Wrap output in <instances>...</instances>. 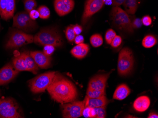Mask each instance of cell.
<instances>
[{"mask_svg": "<svg viewBox=\"0 0 158 118\" xmlns=\"http://www.w3.org/2000/svg\"><path fill=\"white\" fill-rule=\"evenodd\" d=\"M51 98L61 104L72 103L77 99L78 90L72 82L58 73L47 89Z\"/></svg>", "mask_w": 158, "mask_h": 118, "instance_id": "6da1fadb", "label": "cell"}, {"mask_svg": "<svg viewBox=\"0 0 158 118\" xmlns=\"http://www.w3.org/2000/svg\"><path fill=\"white\" fill-rule=\"evenodd\" d=\"M94 108L95 112V118H104L106 115V106L103 107H97Z\"/></svg>", "mask_w": 158, "mask_h": 118, "instance_id": "f546056e", "label": "cell"}, {"mask_svg": "<svg viewBox=\"0 0 158 118\" xmlns=\"http://www.w3.org/2000/svg\"><path fill=\"white\" fill-rule=\"evenodd\" d=\"M15 9V0H8V2L6 6L3 16L2 17V19L5 20H9L14 15Z\"/></svg>", "mask_w": 158, "mask_h": 118, "instance_id": "44dd1931", "label": "cell"}, {"mask_svg": "<svg viewBox=\"0 0 158 118\" xmlns=\"http://www.w3.org/2000/svg\"><path fill=\"white\" fill-rule=\"evenodd\" d=\"M123 5L128 14L134 15L138 8V0H125Z\"/></svg>", "mask_w": 158, "mask_h": 118, "instance_id": "7402d4cb", "label": "cell"}, {"mask_svg": "<svg viewBox=\"0 0 158 118\" xmlns=\"http://www.w3.org/2000/svg\"><path fill=\"white\" fill-rule=\"evenodd\" d=\"M157 43V39L152 35L146 36L142 41V44L145 48H151L155 46Z\"/></svg>", "mask_w": 158, "mask_h": 118, "instance_id": "603a6c76", "label": "cell"}, {"mask_svg": "<svg viewBox=\"0 0 158 118\" xmlns=\"http://www.w3.org/2000/svg\"><path fill=\"white\" fill-rule=\"evenodd\" d=\"M131 22L133 29H138L142 27L143 25L142 20L140 18H136L134 16H131Z\"/></svg>", "mask_w": 158, "mask_h": 118, "instance_id": "4dcf8cb0", "label": "cell"}, {"mask_svg": "<svg viewBox=\"0 0 158 118\" xmlns=\"http://www.w3.org/2000/svg\"><path fill=\"white\" fill-rule=\"evenodd\" d=\"M65 36L66 39L70 43H73L74 41V39L76 37V34L73 31V25L68 26L65 30Z\"/></svg>", "mask_w": 158, "mask_h": 118, "instance_id": "83f0119b", "label": "cell"}, {"mask_svg": "<svg viewBox=\"0 0 158 118\" xmlns=\"http://www.w3.org/2000/svg\"><path fill=\"white\" fill-rule=\"evenodd\" d=\"M73 31H74L76 36L80 34L82 32V27L81 25H73Z\"/></svg>", "mask_w": 158, "mask_h": 118, "instance_id": "f35d334b", "label": "cell"}, {"mask_svg": "<svg viewBox=\"0 0 158 118\" xmlns=\"http://www.w3.org/2000/svg\"><path fill=\"white\" fill-rule=\"evenodd\" d=\"M141 20L143 24L145 26H149L152 23V19L148 15L143 17Z\"/></svg>", "mask_w": 158, "mask_h": 118, "instance_id": "d590c367", "label": "cell"}, {"mask_svg": "<svg viewBox=\"0 0 158 118\" xmlns=\"http://www.w3.org/2000/svg\"><path fill=\"white\" fill-rule=\"evenodd\" d=\"M12 65L18 71H26V64L23 53L15 56L12 60Z\"/></svg>", "mask_w": 158, "mask_h": 118, "instance_id": "ffe728a7", "label": "cell"}, {"mask_svg": "<svg viewBox=\"0 0 158 118\" xmlns=\"http://www.w3.org/2000/svg\"><path fill=\"white\" fill-rule=\"evenodd\" d=\"M125 0H105L104 4L112 5L113 6H119L122 5Z\"/></svg>", "mask_w": 158, "mask_h": 118, "instance_id": "1f68e13d", "label": "cell"}, {"mask_svg": "<svg viewBox=\"0 0 158 118\" xmlns=\"http://www.w3.org/2000/svg\"><path fill=\"white\" fill-rule=\"evenodd\" d=\"M117 36L116 32L112 29L108 30L105 34V40L106 43L109 44H110L115 36Z\"/></svg>", "mask_w": 158, "mask_h": 118, "instance_id": "f1b7e54d", "label": "cell"}, {"mask_svg": "<svg viewBox=\"0 0 158 118\" xmlns=\"http://www.w3.org/2000/svg\"><path fill=\"white\" fill-rule=\"evenodd\" d=\"M0 95H1V90H0Z\"/></svg>", "mask_w": 158, "mask_h": 118, "instance_id": "b9f144b4", "label": "cell"}, {"mask_svg": "<svg viewBox=\"0 0 158 118\" xmlns=\"http://www.w3.org/2000/svg\"><path fill=\"white\" fill-rule=\"evenodd\" d=\"M33 42L41 46L47 45L55 47H60L64 44L62 35L55 27H47L42 29L34 37Z\"/></svg>", "mask_w": 158, "mask_h": 118, "instance_id": "7a4b0ae2", "label": "cell"}, {"mask_svg": "<svg viewBox=\"0 0 158 118\" xmlns=\"http://www.w3.org/2000/svg\"><path fill=\"white\" fill-rule=\"evenodd\" d=\"M151 101L149 97L146 96H141L136 98L133 104V107L138 112H144L149 108Z\"/></svg>", "mask_w": 158, "mask_h": 118, "instance_id": "2e32d148", "label": "cell"}, {"mask_svg": "<svg viewBox=\"0 0 158 118\" xmlns=\"http://www.w3.org/2000/svg\"><path fill=\"white\" fill-rule=\"evenodd\" d=\"M85 107V101H74L72 103L61 104L60 108L63 118H77L82 116Z\"/></svg>", "mask_w": 158, "mask_h": 118, "instance_id": "9c48e42d", "label": "cell"}, {"mask_svg": "<svg viewBox=\"0 0 158 118\" xmlns=\"http://www.w3.org/2000/svg\"><path fill=\"white\" fill-rule=\"evenodd\" d=\"M56 73L55 72H48L39 75L30 80L29 87L31 91L35 94L44 92L51 83Z\"/></svg>", "mask_w": 158, "mask_h": 118, "instance_id": "52a82bcc", "label": "cell"}, {"mask_svg": "<svg viewBox=\"0 0 158 118\" xmlns=\"http://www.w3.org/2000/svg\"><path fill=\"white\" fill-rule=\"evenodd\" d=\"M90 42L92 46L95 48L101 46L103 43L102 37L99 34H93L90 38Z\"/></svg>", "mask_w": 158, "mask_h": 118, "instance_id": "cb8c5ba5", "label": "cell"}, {"mask_svg": "<svg viewBox=\"0 0 158 118\" xmlns=\"http://www.w3.org/2000/svg\"><path fill=\"white\" fill-rule=\"evenodd\" d=\"M29 15L30 17L34 20H35L38 17H40V14L38 10H35V9L31 11H30L29 12Z\"/></svg>", "mask_w": 158, "mask_h": 118, "instance_id": "74e56055", "label": "cell"}, {"mask_svg": "<svg viewBox=\"0 0 158 118\" xmlns=\"http://www.w3.org/2000/svg\"><path fill=\"white\" fill-rule=\"evenodd\" d=\"M105 0H87L84 6L81 18V23L86 24L92 16L102 9L104 5Z\"/></svg>", "mask_w": 158, "mask_h": 118, "instance_id": "30bf717a", "label": "cell"}, {"mask_svg": "<svg viewBox=\"0 0 158 118\" xmlns=\"http://www.w3.org/2000/svg\"><path fill=\"white\" fill-rule=\"evenodd\" d=\"M74 0H55L54 7L56 12L60 16L68 14L74 7Z\"/></svg>", "mask_w": 158, "mask_h": 118, "instance_id": "7c38bea8", "label": "cell"}, {"mask_svg": "<svg viewBox=\"0 0 158 118\" xmlns=\"http://www.w3.org/2000/svg\"><path fill=\"white\" fill-rule=\"evenodd\" d=\"M92 108L87 106L83 110L82 116L85 118H91V111Z\"/></svg>", "mask_w": 158, "mask_h": 118, "instance_id": "8d00e7d4", "label": "cell"}, {"mask_svg": "<svg viewBox=\"0 0 158 118\" xmlns=\"http://www.w3.org/2000/svg\"><path fill=\"white\" fill-rule=\"evenodd\" d=\"M131 92V90L126 84H122L117 87L113 95V98L122 100L127 98Z\"/></svg>", "mask_w": 158, "mask_h": 118, "instance_id": "ac0fdd59", "label": "cell"}, {"mask_svg": "<svg viewBox=\"0 0 158 118\" xmlns=\"http://www.w3.org/2000/svg\"><path fill=\"white\" fill-rule=\"evenodd\" d=\"M84 39L83 36L81 35H78L75 37L74 40V43L76 44H82L84 42Z\"/></svg>", "mask_w": 158, "mask_h": 118, "instance_id": "ab89813d", "label": "cell"}, {"mask_svg": "<svg viewBox=\"0 0 158 118\" xmlns=\"http://www.w3.org/2000/svg\"><path fill=\"white\" fill-rule=\"evenodd\" d=\"M148 118H158V114L155 112H151L149 114L148 116Z\"/></svg>", "mask_w": 158, "mask_h": 118, "instance_id": "60d3db41", "label": "cell"}, {"mask_svg": "<svg viewBox=\"0 0 158 118\" xmlns=\"http://www.w3.org/2000/svg\"><path fill=\"white\" fill-rule=\"evenodd\" d=\"M9 63L0 69V85H4L10 82L19 73Z\"/></svg>", "mask_w": 158, "mask_h": 118, "instance_id": "8fae6325", "label": "cell"}, {"mask_svg": "<svg viewBox=\"0 0 158 118\" xmlns=\"http://www.w3.org/2000/svg\"><path fill=\"white\" fill-rule=\"evenodd\" d=\"M55 50V47L50 45L44 46L43 52L47 55L50 56L54 53Z\"/></svg>", "mask_w": 158, "mask_h": 118, "instance_id": "836d02e7", "label": "cell"}, {"mask_svg": "<svg viewBox=\"0 0 158 118\" xmlns=\"http://www.w3.org/2000/svg\"><path fill=\"white\" fill-rule=\"evenodd\" d=\"M23 2L26 11L28 13L37 7V2L35 0H24Z\"/></svg>", "mask_w": 158, "mask_h": 118, "instance_id": "4316f807", "label": "cell"}, {"mask_svg": "<svg viewBox=\"0 0 158 118\" xmlns=\"http://www.w3.org/2000/svg\"><path fill=\"white\" fill-rule=\"evenodd\" d=\"M40 17L42 19H48L50 15V11L46 6H40L38 9Z\"/></svg>", "mask_w": 158, "mask_h": 118, "instance_id": "484cf974", "label": "cell"}, {"mask_svg": "<svg viewBox=\"0 0 158 118\" xmlns=\"http://www.w3.org/2000/svg\"><path fill=\"white\" fill-rule=\"evenodd\" d=\"M8 2V0H0V15L1 17L4 14Z\"/></svg>", "mask_w": 158, "mask_h": 118, "instance_id": "e575fe53", "label": "cell"}, {"mask_svg": "<svg viewBox=\"0 0 158 118\" xmlns=\"http://www.w3.org/2000/svg\"><path fill=\"white\" fill-rule=\"evenodd\" d=\"M13 27L23 32H31L36 29L38 25L35 20L30 17L29 13L22 11L18 13L13 17Z\"/></svg>", "mask_w": 158, "mask_h": 118, "instance_id": "ba28073f", "label": "cell"}, {"mask_svg": "<svg viewBox=\"0 0 158 118\" xmlns=\"http://www.w3.org/2000/svg\"><path fill=\"white\" fill-rule=\"evenodd\" d=\"M110 73L100 74L92 77L88 84V88L98 90L105 91L106 82L110 77Z\"/></svg>", "mask_w": 158, "mask_h": 118, "instance_id": "4fadbf2b", "label": "cell"}, {"mask_svg": "<svg viewBox=\"0 0 158 118\" xmlns=\"http://www.w3.org/2000/svg\"><path fill=\"white\" fill-rule=\"evenodd\" d=\"M84 101L85 103V107L88 106L90 108L103 107L106 106L109 102L105 95L101 96L97 98H89L88 97L86 96Z\"/></svg>", "mask_w": 158, "mask_h": 118, "instance_id": "9a60e30c", "label": "cell"}, {"mask_svg": "<svg viewBox=\"0 0 158 118\" xmlns=\"http://www.w3.org/2000/svg\"><path fill=\"white\" fill-rule=\"evenodd\" d=\"M113 26L122 32L131 34L134 32L131 16L119 6H113L110 14Z\"/></svg>", "mask_w": 158, "mask_h": 118, "instance_id": "3957f363", "label": "cell"}, {"mask_svg": "<svg viewBox=\"0 0 158 118\" xmlns=\"http://www.w3.org/2000/svg\"><path fill=\"white\" fill-rule=\"evenodd\" d=\"M30 53L39 67L47 69L51 65L52 58L45 54L43 52L35 51L30 52Z\"/></svg>", "mask_w": 158, "mask_h": 118, "instance_id": "5bb4252c", "label": "cell"}, {"mask_svg": "<svg viewBox=\"0 0 158 118\" xmlns=\"http://www.w3.org/2000/svg\"><path fill=\"white\" fill-rule=\"evenodd\" d=\"M86 94L89 98H97L106 95L105 91L98 90L89 88H88Z\"/></svg>", "mask_w": 158, "mask_h": 118, "instance_id": "d4e9b609", "label": "cell"}, {"mask_svg": "<svg viewBox=\"0 0 158 118\" xmlns=\"http://www.w3.org/2000/svg\"><path fill=\"white\" fill-rule=\"evenodd\" d=\"M89 50V45L82 43L74 47L71 50V53L75 58L78 59H82L86 57L88 53Z\"/></svg>", "mask_w": 158, "mask_h": 118, "instance_id": "e0dca14e", "label": "cell"}, {"mask_svg": "<svg viewBox=\"0 0 158 118\" xmlns=\"http://www.w3.org/2000/svg\"><path fill=\"white\" fill-rule=\"evenodd\" d=\"M134 60L133 52L128 48H124L119 54L118 71L122 76L129 74L134 68Z\"/></svg>", "mask_w": 158, "mask_h": 118, "instance_id": "277c9868", "label": "cell"}, {"mask_svg": "<svg viewBox=\"0 0 158 118\" xmlns=\"http://www.w3.org/2000/svg\"><path fill=\"white\" fill-rule=\"evenodd\" d=\"M23 53L26 64V71H30L36 74L39 71V67L35 63L33 58L31 57L29 52L26 51Z\"/></svg>", "mask_w": 158, "mask_h": 118, "instance_id": "d6986e66", "label": "cell"}, {"mask_svg": "<svg viewBox=\"0 0 158 118\" xmlns=\"http://www.w3.org/2000/svg\"><path fill=\"white\" fill-rule=\"evenodd\" d=\"M122 38L120 36H116L111 43V46L114 48H118L122 44Z\"/></svg>", "mask_w": 158, "mask_h": 118, "instance_id": "d6a6232c", "label": "cell"}, {"mask_svg": "<svg viewBox=\"0 0 158 118\" xmlns=\"http://www.w3.org/2000/svg\"><path fill=\"white\" fill-rule=\"evenodd\" d=\"M33 40L34 37L32 35L27 34L19 29H14L10 32L5 47L8 50L17 48L31 44Z\"/></svg>", "mask_w": 158, "mask_h": 118, "instance_id": "5b68a950", "label": "cell"}, {"mask_svg": "<svg viewBox=\"0 0 158 118\" xmlns=\"http://www.w3.org/2000/svg\"><path fill=\"white\" fill-rule=\"evenodd\" d=\"M19 109L18 104L13 98H0V118H23Z\"/></svg>", "mask_w": 158, "mask_h": 118, "instance_id": "8992f818", "label": "cell"}]
</instances>
